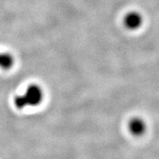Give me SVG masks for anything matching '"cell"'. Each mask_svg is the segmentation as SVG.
Here are the masks:
<instances>
[{"label":"cell","mask_w":159,"mask_h":159,"mask_svg":"<svg viewBox=\"0 0 159 159\" xmlns=\"http://www.w3.org/2000/svg\"><path fill=\"white\" fill-rule=\"evenodd\" d=\"M43 91L38 84H31L28 87L24 94L15 98V106L18 109L26 107L38 106L43 100Z\"/></svg>","instance_id":"6da1fadb"},{"label":"cell","mask_w":159,"mask_h":159,"mask_svg":"<svg viewBox=\"0 0 159 159\" xmlns=\"http://www.w3.org/2000/svg\"><path fill=\"white\" fill-rule=\"evenodd\" d=\"M14 64V59L12 55L6 52H0V68L8 70L11 68Z\"/></svg>","instance_id":"277c9868"},{"label":"cell","mask_w":159,"mask_h":159,"mask_svg":"<svg viewBox=\"0 0 159 159\" xmlns=\"http://www.w3.org/2000/svg\"><path fill=\"white\" fill-rule=\"evenodd\" d=\"M128 129L132 135L140 136L146 131V124L143 119L140 118H134L130 120L128 124Z\"/></svg>","instance_id":"3957f363"},{"label":"cell","mask_w":159,"mask_h":159,"mask_svg":"<svg viewBox=\"0 0 159 159\" xmlns=\"http://www.w3.org/2000/svg\"><path fill=\"white\" fill-rule=\"evenodd\" d=\"M143 23V18L139 12L131 11L124 17V25L128 30H137Z\"/></svg>","instance_id":"7a4b0ae2"}]
</instances>
